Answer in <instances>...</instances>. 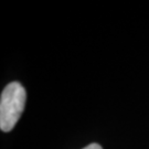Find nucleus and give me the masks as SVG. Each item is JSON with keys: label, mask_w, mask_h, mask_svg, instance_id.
Returning a JSON list of instances; mask_svg holds the SVG:
<instances>
[{"label": "nucleus", "mask_w": 149, "mask_h": 149, "mask_svg": "<svg viewBox=\"0 0 149 149\" xmlns=\"http://www.w3.org/2000/svg\"><path fill=\"white\" fill-rule=\"evenodd\" d=\"M27 101L24 87L12 82L5 87L0 98V128L2 132H10L16 126L23 113Z\"/></svg>", "instance_id": "1"}, {"label": "nucleus", "mask_w": 149, "mask_h": 149, "mask_svg": "<svg viewBox=\"0 0 149 149\" xmlns=\"http://www.w3.org/2000/svg\"><path fill=\"white\" fill-rule=\"evenodd\" d=\"M83 149H103L102 148V146H100L98 144H91L88 146H86L85 148Z\"/></svg>", "instance_id": "2"}]
</instances>
